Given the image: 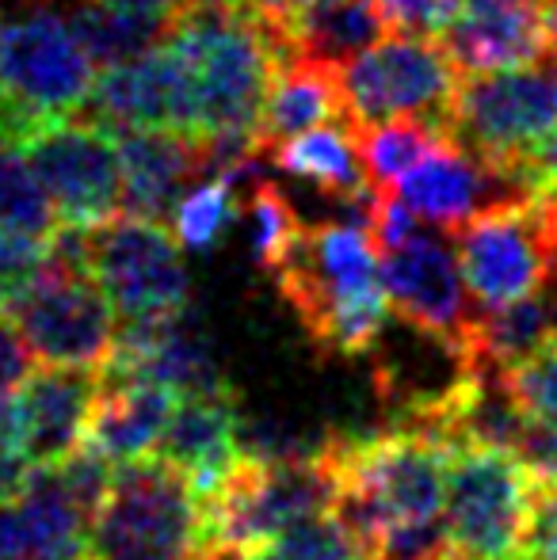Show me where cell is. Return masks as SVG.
Returning a JSON list of instances; mask_svg holds the SVG:
<instances>
[{
	"label": "cell",
	"mask_w": 557,
	"mask_h": 560,
	"mask_svg": "<svg viewBox=\"0 0 557 560\" xmlns=\"http://www.w3.org/2000/svg\"><path fill=\"white\" fill-rule=\"evenodd\" d=\"M104 4L119 8V12L141 15V20H153L161 27H172L179 15L187 12V0H104Z\"/></svg>",
	"instance_id": "37"
},
{
	"label": "cell",
	"mask_w": 557,
	"mask_h": 560,
	"mask_svg": "<svg viewBox=\"0 0 557 560\" xmlns=\"http://www.w3.org/2000/svg\"><path fill=\"white\" fill-rule=\"evenodd\" d=\"M112 130H135V126H169L195 138V104L187 66L169 43L149 46L146 54L115 61L96 73L89 112Z\"/></svg>",
	"instance_id": "15"
},
{
	"label": "cell",
	"mask_w": 557,
	"mask_h": 560,
	"mask_svg": "<svg viewBox=\"0 0 557 560\" xmlns=\"http://www.w3.org/2000/svg\"><path fill=\"white\" fill-rule=\"evenodd\" d=\"M515 450H520L523 462H527L535 472H543V477H557V423L527 420L523 439Z\"/></svg>",
	"instance_id": "36"
},
{
	"label": "cell",
	"mask_w": 557,
	"mask_h": 560,
	"mask_svg": "<svg viewBox=\"0 0 557 560\" xmlns=\"http://www.w3.org/2000/svg\"><path fill=\"white\" fill-rule=\"evenodd\" d=\"M43 264H46L43 236L0 229V294H4V302H12L27 282H35L43 275Z\"/></svg>",
	"instance_id": "33"
},
{
	"label": "cell",
	"mask_w": 557,
	"mask_h": 560,
	"mask_svg": "<svg viewBox=\"0 0 557 560\" xmlns=\"http://www.w3.org/2000/svg\"><path fill=\"white\" fill-rule=\"evenodd\" d=\"M207 538V508L192 480L161 457L119 465L89 530L96 560H195Z\"/></svg>",
	"instance_id": "6"
},
{
	"label": "cell",
	"mask_w": 557,
	"mask_h": 560,
	"mask_svg": "<svg viewBox=\"0 0 557 560\" xmlns=\"http://www.w3.org/2000/svg\"><path fill=\"white\" fill-rule=\"evenodd\" d=\"M248 218H253V264L264 275H276L282 259L294 252L298 236H302V218H298L294 202L287 199V191H279L271 179H256L253 195H248Z\"/></svg>",
	"instance_id": "30"
},
{
	"label": "cell",
	"mask_w": 557,
	"mask_h": 560,
	"mask_svg": "<svg viewBox=\"0 0 557 560\" xmlns=\"http://www.w3.org/2000/svg\"><path fill=\"white\" fill-rule=\"evenodd\" d=\"M508 385L531 420L557 423V332L527 362L508 370Z\"/></svg>",
	"instance_id": "32"
},
{
	"label": "cell",
	"mask_w": 557,
	"mask_h": 560,
	"mask_svg": "<svg viewBox=\"0 0 557 560\" xmlns=\"http://www.w3.org/2000/svg\"><path fill=\"white\" fill-rule=\"evenodd\" d=\"M207 495L241 457V405L233 385L179 393L156 454Z\"/></svg>",
	"instance_id": "19"
},
{
	"label": "cell",
	"mask_w": 557,
	"mask_h": 560,
	"mask_svg": "<svg viewBox=\"0 0 557 560\" xmlns=\"http://www.w3.org/2000/svg\"><path fill=\"white\" fill-rule=\"evenodd\" d=\"M550 54L557 58V0H550Z\"/></svg>",
	"instance_id": "40"
},
{
	"label": "cell",
	"mask_w": 557,
	"mask_h": 560,
	"mask_svg": "<svg viewBox=\"0 0 557 560\" xmlns=\"http://www.w3.org/2000/svg\"><path fill=\"white\" fill-rule=\"evenodd\" d=\"M550 560H557V553H554V557H550Z\"/></svg>",
	"instance_id": "44"
},
{
	"label": "cell",
	"mask_w": 557,
	"mask_h": 560,
	"mask_svg": "<svg viewBox=\"0 0 557 560\" xmlns=\"http://www.w3.org/2000/svg\"><path fill=\"white\" fill-rule=\"evenodd\" d=\"M237 218H241L237 179L207 176L199 187L179 195L176 210H172V233H176V241L184 248L210 252Z\"/></svg>",
	"instance_id": "29"
},
{
	"label": "cell",
	"mask_w": 557,
	"mask_h": 560,
	"mask_svg": "<svg viewBox=\"0 0 557 560\" xmlns=\"http://www.w3.org/2000/svg\"><path fill=\"white\" fill-rule=\"evenodd\" d=\"M271 279L321 354L359 359L379 343L390 302L382 287V244L367 225L348 218L305 225Z\"/></svg>",
	"instance_id": "1"
},
{
	"label": "cell",
	"mask_w": 557,
	"mask_h": 560,
	"mask_svg": "<svg viewBox=\"0 0 557 560\" xmlns=\"http://www.w3.org/2000/svg\"><path fill=\"white\" fill-rule=\"evenodd\" d=\"M356 141L367 176L379 187H394L405 172L417 168L423 156L436 153L439 145H446L451 130L439 118L402 115V118H386L379 126H367V130H356Z\"/></svg>",
	"instance_id": "26"
},
{
	"label": "cell",
	"mask_w": 557,
	"mask_h": 560,
	"mask_svg": "<svg viewBox=\"0 0 557 560\" xmlns=\"http://www.w3.org/2000/svg\"><path fill=\"white\" fill-rule=\"evenodd\" d=\"M187 8H245V0H187Z\"/></svg>",
	"instance_id": "39"
},
{
	"label": "cell",
	"mask_w": 557,
	"mask_h": 560,
	"mask_svg": "<svg viewBox=\"0 0 557 560\" xmlns=\"http://www.w3.org/2000/svg\"><path fill=\"white\" fill-rule=\"evenodd\" d=\"M276 560H371L359 538L348 530L333 508H321L313 515L290 523L271 546Z\"/></svg>",
	"instance_id": "31"
},
{
	"label": "cell",
	"mask_w": 557,
	"mask_h": 560,
	"mask_svg": "<svg viewBox=\"0 0 557 560\" xmlns=\"http://www.w3.org/2000/svg\"><path fill=\"white\" fill-rule=\"evenodd\" d=\"M207 538L202 553L271 549L290 523L333 508V480L317 446L302 454H241L202 495Z\"/></svg>",
	"instance_id": "7"
},
{
	"label": "cell",
	"mask_w": 557,
	"mask_h": 560,
	"mask_svg": "<svg viewBox=\"0 0 557 560\" xmlns=\"http://www.w3.org/2000/svg\"><path fill=\"white\" fill-rule=\"evenodd\" d=\"M390 191H394L413 214L431 222L446 236L466 222V218H474L481 207H489V202L520 195V191H512L481 156H474L454 138L446 141V145H439L436 153L423 156L417 168L405 172Z\"/></svg>",
	"instance_id": "20"
},
{
	"label": "cell",
	"mask_w": 557,
	"mask_h": 560,
	"mask_svg": "<svg viewBox=\"0 0 557 560\" xmlns=\"http://www.w3.org/2000/svg\"><path fill=\"white\" fill-rule=\"evenodd\" d=\"M443 46L462 73L538 66L550 54V0H462Z\"/></svg>",
	"instance_id": "17"
},
{
	"label": "cell",
	"mask_w": 557,
	"mask_h": 560,
	"mask_svg": "<svg viewBox=\"0 0 557 560\" xmlns=\"http://www.w3.org/2000/svg\"><path fill=\"white\" fill-rule=\"evenodd\" d=\"M394 31L409 35H443L451 20L459 15L462 0H382Z\"/></svg>",
	"instance_id": "34"
},
{
	"label": "cell",
	"mask_w": 557,
	"mask_h": 560,
	"mask_svg": "<svg viewBox=\"0 0 557 560\" xmlns=\"http://www.w3.org/2000/svg\"><path fill=\"white\" fill-rule=\"evenodd\" d=\"M317 454L333 480V511L371 560L390 526L443 515L454 446L431 431L394 428L382 435H333Z\"/></svg>",
	"instance_id": "2"
},
{
	"label": "cell",
	"mask_w": 557,
	"mask_h": 560,
	"mask_svg": "<svg viewBox=\"0 0 557 560\" xmlns=\"http://www.w3.org/2000/svg\"><path fill=\"white\" fill-rule=\"evenodd\" d=\"M179 393L153 377L127 374L119 366L100 370V400L92 412L89 443L115 465L153 457L172 420Z\"/></svg>",
	"instance_id": "22"
},
{
	"label": "cell",
	"mask_w": 557,
	"mask_h": 560,
	"mask_svg": "<svg viewBox=\"0 0 557 560\" xmlns=\"http://www.w3.org/2000/svg\"><path fill=\"white\" fill-rule=\"evenodd\" d=\"M443 126L512 191L527 195L535 161L557 149V69L462 73Z\"/></svg>",
	"instance_id": "4"
},
{
	"label": "cell",
	"mask_w": 557,
	"mask_h": 560,
	"mask_svg": "<svg viewBox=\"0 0 557 560\" xmlns=\"http://www.w3.org/2000/svg\"><path fill=\"white\" fill-rule=\"evenodd\" d=\"M15 145L50 191L58 222L96 229L119 214L123 161L112 126L92 115H73L35 126Z\"/></svg>",
	"instance_id": "12"
},
{
	"label": "cell",
	"mask_w": 557,
	"mask_h": 560,
	"mask_svg": "<svg viewBox=\"0 0 557 560\" xmlns=\"http://www.w3.org/2000/svg\"><path fill=\"white\" fill-rule=\"evenodd\" d=\"M382 287L397 320L466 347L477 305L469 302L459 256L439 236L417 229L409 241L382 248Z\"/></svg>",
	"instance_id": "14"
},
{
	"label": "cell",
	"mask_w": 557,
	"mask_h": 560,
	"mask_svg": "<svg viewBox=\"0 0 557 560\" xmlns=\"http://www.w3.org/2000/svg\"><path fill=\"white\" fill-rule=\"evenodd\" d=\"M195 560H276L271 549H222V553H202Z\"/></svg>",
	"instance_id": "38"
},
{
	"label": "cell",
	"mask_w": 557,
	"mask_h": 560,
	"mask_svg": "<svg viewBox=\"0 0 557 560\" xmlns=\"http://www.w3.org/2000/svg\"><path fill=\"white\" fill-rule=\"evenodd\" d=\"M123 161V207L141 218H172L179 195L202 176V141L169 126L115 130Z\"/></svg>",
	"instance_id": "21"
},
{
	"label": "cell",
	"mask_w": 557,
	"mask_h": 560,
	"mask_svg": "<svg viewBox=\"0 0 557 560\" xmlns=\"http://www.w3.org/2000/svg\"><path fill=\"white\" fill-rule=\"evenodd\" d=\"M0 229L43 236V241L58 229L50 191L20 145H0Z\"/></svg>",
	"instance_id": "28"
},
{
	"label": "cell",
	"mask_w": 557,
	"mask_h": 560,
	"mask_svg": "<svg viewBox=\"0 0 557 560\" xmlns=\"http://www.w3.org/2000/svg\"><path fill=\"white\" fill-rule=\"evenodd\" d=\"M469 302L477 310L523 302L557 271V202L543 191L481 207L451 233Z\"/></svg>",
	"instance_id": "8"
},
{
	"label": "cell",
	"mask_w": 557,
	"mask_h": 560,
	"mask_svg": "<svg viewBox=\"0 0 557 560\" xmlns=\"http://www.w3.org/2000/svg\"><path fill=\"white\" fill-rule=\"evenodd\" d=\"M31 374H35V351L12 313H0V400L15 397Z\"/></svg>",
	"instance_id": "35"
},
{
	"label": "cell",
	"mask_w": 557,
	"mask_h": 560,
	"mask_svg": "<svg viewBox=\"0 0 557 560\" xmlns=\"http://www.w3.org/2000/svg\"><path fill=\"white\" fill-rule=\"evenodd\" d=\"M20 443L31 465H58L89 443L100 400V370L46 366L27 377L20 393Z\"/></svg>",
	"instance_id": "18"
},
{
	"label": "cell",
	"mask_w": 557,
	"mask_h": 560,
	"mask_svg": "<svg viewBox=\"0 0 557 560\" xmlns=\"http://www.w3.org/2000/svg\"><path fill=\"white\" fill-rule=\"evenodd\" d=\"M287 58H325L348 66L356 54L371 50L394 31L382 0H310L282 20H268Z\"/></svg>",
	"instance_id": "24"
},
{
	"label": "cell",
	"mask_w": 557,
	"mask_h": 560,
	"mask_svg": "<svg viewBox=\"0 0 557 560\" xmlns=\"http://www.w3.org/2000/svg\"><path fill=\"white\" fill-rule=\"evenodd\" d=\"M100 66L69 15L23 8L0 15V118L8 145L43 122L89 112Z\"/></svg>",
	"instance_id": "5"
},
{
	"label": "cell",
	"mask_w": 557,
	"mask_h": 560,
	"mask_svg": "<svg viewBox=\"0 0 557 560\" xmlns=\"http://www.w3.org/2000/svg\"><path fill=\"white\" fill-rule=\"evenodd\" d=\"M164 43L184 58L192 77L195 138L256 133L271 77L287 61V50L260 12L248 4L187 8Z\"/></svg>",
	"instance_id": "3"
},
{
	"label": "cell",
	"mask_w": 557,
	"mask_h": 560,
	"mask_svg": "<svg viewBox=\"0 0 557 560\" xmlns=\"http://www.w3.org/2000/svg\"><path fill=\"white\" fill-rule=\"evenodd\" d=\"M546 294H550V302H554V313H557V271H554V279H550V287H546Z\"/></svg>",
	"instance_id": "41"
},
{
	"label": "cell",
	"mask_w": 557,
	"mask_h": 560,
	"mask_svg": "<svg viewBox=\"0 0 557 560\" xmlns=\"http://www.w3.org/2000/svg\"><path fill=\"white\" fill-rule=\"evenodd\" d=\"M8 313L46 366L104 370L119 347V313L92 275L43 271L8 302Z\"/></svg>",
	"instance_id": "13"
},
{
	"label": "cell",
	"mask_w": 557,
	"mask_h": 560,
	"mask_svg": "<svg viewBox=\"0 0 557 560\" xmlns=\"http://www.w3.org/2000/svg\"><path fill=\"white\" fill-rule=\"evenodd\" d=\"M92 511L58 465H35L31 480L0 500V560H84Z\"/></svg>",
	"instance_id": "16"
},
{
	"label": "cell",
	"mask_w": 557,
	"mask_h": 560,
	"mask_svg": "<svg viewBox=\"0 0 557 560\" xmlns=\"http://www.w3.org/2000/svg\"><path fill=\"white\" fill-rule=\"evenodd\" d=\"M485 560H531L527 553H508V557H485Z\"/></svg>",
	"instance_id": "42"
},
{
	"label": "cell",
	"mask_w": 557,
	"mask_h": 560,
	"mask_svg": "<svg viewBox=\"0 0 557 560\" xmlns=\"http://www.w3.org/2000/svg\"><path fill=\"white\" fill-rule=\"evenodd\" d=\"M531 503L535 469L523 462L520 450L492 443L454 446L443 523L462 560L520 553Z\"/></svg>",
	"instance_id": "9"
},
{
	"label": "cell",
	"mask_w": 557,
	"mask_h": 560,
	"mask_svg": "<svg viewBox=\"0 0 557 560\" xmlns=\"http://www.w3.org/2000/svg\"><path fill=\"white\" fill-rule=\"evenodd\" d=\"M69 23H73L84 50L92 54V61L100 69L138 58V54H146L149 46H156L169 35V27H161V23L119 12V8L104 4V0H77V8L69 12Z\"/></svg>",
	"instance_id": "27"
},
{
	"label": "cell",
	"mask_w": 557,
	"mask_h": 560,
	"mask_svg": "<svg viewBox=\"0 0 557 560\" xmlns=\"http://www.w3.org/2000/svg\"><path fill=\"white\" fill-rule=\"evenodd\" d=\"M340 118H348L340 66L325 58L294 54V58L282 61L276 69V77H271L256 138H260L264 153H271L279 141L313 130V126L340 122Z\"/></svg>",
	"instance_id": "23"
},
{
	"label": "cell",
	"mask_w": 557,
	"mask_h": 560,
	"mask_svg": "<svg viewBox=\"0 0 557 560\" xmlns=\"http://www.w3.org/2000/svg\"><path fill=\"white\" fill-rule=\"evenodd\" d=\"M0 305H8V302H4V294H0Z\"/></svg>",
	"instance_id": "43"
},
{
	"label": "cell",
	"mask_w": 557,
	"mask_h": 560,
	"mask_svg": "<svg viewBox=\"0 0 557 560\" xmlns=\"http://www.w3.org/2000/svg\"><path fill=\"white\" fill-rule=\"evenodd\" d=\"M268 156L276 161V168L305 179V184L317 187L325 199H336V202L351 199V195L371 184V176H367V168H363V156H359L356 126H351L348 118L294 133V138L279 141Z\"/></svg>",
	"instance_id": "25"
},
{
	"label": "cell",
	"mask_w": 557,
	"mask_h": 560,
	"mask_svg": "<svg viewBox=\"0 0 557 560\" xmlns=\"http://www.w3.org/2000/svg\"><path fill=\"white\" fill-rule=\"evenodd\" d=\"M340 81L348 100V122L356 130H367L402 115L443 122L462 84V69L431 35L390 31L371 50L340 66Z\"/></svg>",
	"instance_id": "10"
},
{
	"label": "cell",
	"mask_w": 557,
	"mask_h": 560,
	"mask_svg": "<svg viewBox=\"0 0 557 560\" xmlns=\"http://www.w3.org/2000/svg\"><path fill=\"white\" fill-rule=\"evenodd\" d=\"M184 244L164 222L141 214H115L92 229V279L104 287L123 325L164 320L187 310L192 275Z\"/></svg>",
	"instance_id": "11"
}]
</instances>
